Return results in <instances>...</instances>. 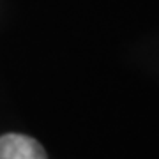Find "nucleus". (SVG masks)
Segmentation results:
<instances>
[{"label":"nucleus","mask_w":159,"mask_h":159,"mask_svg":"<svg viewBox=\"0 0 159 159\" xmlns=\"http://www.w3.org/2000/svg\"><path fill=\"white\" fill-rule=\"evenodd\" d=\"M0 159H48V156L37 140L9 133L0 136Z\"/></svg>","instance_id":"nucleus-1"}]
</instances>
